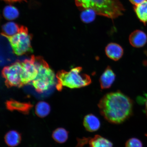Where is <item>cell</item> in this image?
Returning <instances> with one entry per match:
<instances>
[{
	"label": "cell",
	"instance_id": "1",
	"mask_svg": "<svg viewBox=\"0 0 147 147\" xmlns=\"http://www.w3.org/2000/svg\"><path fill=\"white\" fill-rule=\"evenodd\" d=\"M101 114L110 123L119 124L124 122L133 113V101L120 91L107 94L98 104Z\"/></svg>",
	"mask_w": 147,
	"mask_h": 147
},
{
	"label": "cell",
	"instance_id": "2",
	"mask_svg": "<svg viewBox=\"0 0 147 147\" xmlns=\"http://www.w3.org/2000/svg\"><path fill=\"white\" fill-rule=\"evenodd\" d=\"M82 10L91 9L97 14L112 19L122 16L125 9L120 0H75Z\"/></svg>",
	"mask_w": 147,
	"mask_h": 147
},
{
	"label": "cell",
	"instance_id": "3",
	"mask_svg": "<svg viewBox=\"0 0 147 147\" xmlns=\"http://www.w3.org/2000/svg\"><path fill=\"white\" fill-rule=\"evenodd\" d=\"M57 87L61 90L63 87L75 89L86 87L91 83L90 77L82 72L81 67H77L69 71H61L57 74Z\"/></svg>",
	"mask_w": 147,
	"mask_h": 147
},
{
	"label": "cell",
	"instance_id": "4",
	"mask_svg": "<svg viewBox=\"0 0 147 147\" xmlns=\"http://www.w3.org/2000/svg\"><path fill=\"white\" fill-rule=\"evenodd\" d=\"M35 61L38 74L32 83L37 92L42 93L54 85L56 83V76L54 71L45 61L36 57Z\"/></svg>",
	"mask_w": 147,
	"mask_h": 147
},
{
	"label": "cell",
	"instance_id": "5",
	"mask_svg": "<svg viewBox=\"0 0 147 147\" xmlns=\"http://www.w3.org/2000/svg\"><path fill=\"white\" fill-rule=\"evenodd\" d=\"M14 53L18 56L32 52L31 36L26 28L22 26L19 32L13 36L6 37Z\"/></svg>",
	"mask_w": 147,
	"mask_h": 147
},
{
	"label": "cell",
	"instance_id": "6",
	"mask_svg": "<svg viewBox=\"0 0 147 147\" xmlns=\"http://www.w3.org/2000/svg\"><path fill=\"white\" fill-rule=\"evenodd\" d=\"M22 72V63L19 62L5 67L2 74L6 85L8 87L23 86L21 81Z\"/></svg>",
	"mask_w": 147,
	"mask_h": 147
},
{
	"label": "cell",
	"instance_id": "7",
	"mask_svg": "<svg viewBox=\"0 0 147 147\" xmlns=\"http://www.w3.org/2000/svg\"><path fill=\"white\" fill-rule=\"evenodd\" d=\"M22 65L21 81L23 86L32 82L36 78L38 69L34 57L24 61Z\"/></svg>",
	"mask_w": 147,
	"mask_h": 147
},
{
	"label": "cell",
	"instance_id": "8",
	"mask_svg": "<svg viewBox=\"0 0 147 147\" xmlns=\"http://www.w3.org/2000/svg\"><path fill=\"white\" fill-rule=\"evenodd\" d=\"M115 75L113 69L110 66H108L101 75L99 80L101 89H107L111 87L115 82Z\"/></svg>",
	"mask_w": 147,
	"mask_h": 147
},
{
	"label": "cell",
	"instance_id": "9",
	"mask_svg": "<svg viewBox=\"0 0 147 147\" xmlns=\"http://www.w3.org/2000/svg\"><path fill=\"white\" fill-rule=\"evenodd\" d=\"M106 54L110 59L117 61L122 58L124 50L121 46L117 43H109L105 48Z\"/></svg>",
	"mask_w": 147,
	"mask_h": 147
},
{
	"label": "cell",
	"instance_id": "10",
	"mask_svg": "<svg viewBox=\"0 0 147 147\" xmlns=\"http://www.w3.org/2000/svg\"><path fill=\"white\" fill-rule=\"evenodd\" d=\"M5 105L7 109L11 111L16 110L24 114L28 113L32 107L30 103L22 102L12 100L7 101Z\"/></svg>",
	"mask_w": 147,
	"mask_h": 147
},
{
	"label": "cell",
	"instance_id": "11",
	"mask_svg": "<svg viewBox=\"0 0 147 147\" xmlns=\"http://www.w3.org/2000/svg\"><path fill=\"white\" fill-rule=\"evenodd\" d=\"M129 40L130 45L133 47L140 48L146 45L147 41V36L143 31L136 30L130 34Z\"/></svg>",
	"mask_w": 147,
	"mask_h": 147
},
{
	"label": "cell",
	"instance_id": "12",
	"mask_svg": "<svg viewBox=\"0 0 147 147\" xmlns=\"http://www.w3.org/2000/svg\"><path fill=\"white\" fill-rule=\"evenodd\" d=\"M83 124L86 130L91 132L97 131L100 126V120L93 114L88 115L84 117Z\"/></svg>",
	"mask_w": 147,
	"mask_h": 147
},
{
	"label": "cell",
	"instance_id": "13",
	"mask_svg": "<svg viewBox=\"0 0 147 147\" xmlns=\"http://www.w3.org/2000/svg\"><path fill=\"white\" fill-rule=\"evenodd\" d=\"M4 139L5 143L9 146L14 147L18 146L21 142V136L17 131L10 130L5 134Z\"/></svg>",
	"mask_w": 147,
	"mask_h": 147
},
{
	"label": "cell",
	"instance_id": "14",
	"mask_svg": "<svg viewBox=\"0 0 147 147\" xmlns=\"http://www.w3.org/2000/svg\"><path fill=\"white\" fill-rule=\"evenodd\" d=\"M21 28L13 22H8L3 26V34L6 37L13 36L19 32Z\"/></svg>",
	"mask_w": 147,
	"mask_h": 147
},
{
	"label": "cell",
	"instance_id": "15",
	"mask_svg": "<svg viewBox=\"0 0 147 147\" xmlns=\"http://www.w3.org/2000/svg\"><path fill=\"white\" fill-rule=\"evenodd\" d=\"M88 141L90 147H113L110 141L99 135L95 136Z\"/></svg>",
	"mask_w": 147,
	"mask_h": 147
},
{
	"label": "cell",
	"instance_id": "16",
	"mask_svg": "<svg viewBox=\"0 0 147 147\" xmlns=\"http://www.w3.org/2000/svg\"><path fill=\"white\" fill-rule=\"evenodd\" d=\"M134 11L138 18L144 24H147V0L134 7Z\"/></svg>",
	"mask_w": 147,
	"mask_h": 147
},
{
	"label": "cell",
	"instance_id": "17",
	"mask_svg": "<svg viewBox=\"0 0 147 147\" xmlns=\"http://www.w3.org/2000/svg\"><path fill=\"white\" fill-rule=\"evenodd\" d=\"M51 111L49 104L45 101H40L36 104L35 107V113L38 117H45L49 115Z\"/></svg>",
	"mask_w": 147,
	"mask_h": 147
},
{
	"label": "cell",
	"instance_id": "18",
	"mask_svg": "<svg viewBox=\"0 0 147 147\" xmlns=\"http://www.w3.org/2000/svg\"><path fill=\"white\" fill-rule=\"evenodd\" d=\"M52 137L57 142L63 143L65 142L68 138V132L63 128H57L53 132Z\"/></svg>",
	"mask_w": 147,
	"mask_h": 147
},
{
	"label": "cell",
	"instance_id": "19",
	"mask_svg": "<svg viewBox=\"0 0 147 147\" xmlns=\"http://www.w3.org/2000/svg\"><path fill=\"white\" fill-rule=\"evenodd\" d=\"M3 14L5 19L12 21L18 18L19 13L16 7L12 5H8L5 7L3 9Z\"/></svg>",
	"mask_w": 147,
	"mask_h": 147
},
{
	"label": "cell",
	"instance_id": "20",
	"mask_svg": "<svg viewBox=\"0 0 147 147\" xmlns=\"http://www.w3.org/2000/svg\"><path fill=\"white\" fill-rule=\"evenodd\" d=\"M82 10L80 14V18L83 22L89 23L94 21L97 14L94 10L91 9H84Z\"/></svg>",
	"mask_w": 147,
	"mask_h": 147
},
{
	"label": "cell",
	"instance_id": "21",
	"mask_svg": "<svg viewBox=\"0 0 147 147\" xmlns=\"http://www.w3.org/2000/svg\"><path fill=\"white\" fill-rule=\"evenodd\" d=\"M125 147H143V146L142 142L139 139L133 138L127 141Z\"/></svg>",
	"mask_w": 147,
	"mask_h": 147
},
{
	"label": "cell",
	"instance_id": "22",
	"mask_svg": "<svg viewBox=\"0 0 147 147\" xmlns=\"http://www.w3.org/2000/svg\"><path fill=\"white\" fill-rule=\"evenodd\" d=\"M146 0H129L130 3L135 6L141 4Z\"/></svg>",
	"mask_w": 147,
	"mask_h": 147
},
{
	"label": "cell",
	"instance_id": "23",
	"mask_svg": "<svg viewBox=\"0 0 147 147\" xmlns=\"http://www.w3.org/2000/svg\"><path fill=\"white\" fill-rule=\"evenodd\" d=\"M3 1L6 3H12L18 2L25 1L26 0H3Z\"/></svg>",
	"mask_w": 147,
	"mask_h": 147
},
{
	"label": "cell",
	"instance_id": "24",
	"mask_svg": "<svg viewBox=\"0 0 147 147\" xmlns=\"http://www.w3.org/2000/svg\"><path fill=\"white\" fill-rule=\"evenodd\" d=\"M146 99H145V113L147 117V94L146 95Z\"/></svg>",
	"mask_w": 147,
	"mask_h": 147
},
{
	"label": "cell",
	"instance_id": "25",
	"mask_svg": "<svg viewBox=\"0 0 147 147\" xmlns=\"http://www.w3.org/2000/svg\"><path fill=\"white\" fill-rule=\"evenodd\" d=\"M146 136L147 137V134H146Z\"/></svg>",
	"mask_w": 147,
	"mask_h": 147
}]
</instances>
